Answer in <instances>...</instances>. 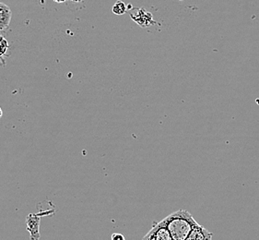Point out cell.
<instances>
[{"instance_id":"obj_7","label":"cell","mask_w":259,"mask_h":240,"mask_svg":"<svg viewBox=\"0 0 259 240\" xmlns=\"http://www.w3.org/2000/svg\"><path fill=\"white\" fill-rule=\"evenodd\" d=\"M9 49H10V45H9L8 40L6 39L5 37L0 35V63H3L4 66H5L4 57H6ZM0 67H1V64H0Z\"/></svg>"},{"instance_id":"obj_11","label":"cell","mask_w":259,"mask_h":240,"mask_svg":"<svg viewBox=\"0 0 259 240\" xmlns=\"http://www.w3.org/2000/svg\"><path fill=\"white\" fill-rule=\"evenodd\" d=\"M73 2H75V3H80V2H83L84 0H71Z\"/></svg>"},{"instance_id":"obj_2","label":"cell","mask_w":259,"mask_h":240,"mask_svg":"<svg viewBox=\"0 0 259 240\" xmlns=\"http://www.w3.org/2000/svg\"><path fill=\"white\" fill-rule=\"evenodd\" d=\"M55 211L48 210L36 214H30L26 217L27 230L31 240H40V222L44 216L54 214Z\"/></svg>"},{"instance_id":"obj_10","label":"cell","mask_w":259,"mask_h":240,"mask_svg":"<svg viewBox=\"0 0 259 240\" xmlns=\"http://www.w3.org/2000/svg\"><path fill=\"white\" fill-rule=\"evenodd\" d=\"M55 2H57L58 4H61V3H65L67 0H54Z\"/></svg>"},{"instance_id":"obj_1","label":"cell","mask_w":259,"mask_h":240,"mask_svg":"<svg viewBox=\"0 0 259 240\" xmlns=\"http://www.w3.org/2000/svg\"><path fill=\"white\" fill-rule=\"evenodd\" d=\"M169 230L172 240H186L199 224L188 211L178 210L161 221Z\"/></svg>"},{"instance_id":"obj_6","label":"cell","mask_w":259,"mask_h":240,"mask_svg":"<svg viewBox=\"0 0 259 240\" xmlns=\"http://www.w3.org/2000/svg\"><path fill=\"white\" fill-rule=\"evenodd\" d=\"M186 240H212V233L208 232L202 225H197Z\"/></svg>"},{"instance_id":"obj_9","label":"cell","mask_w":259,"mask_h":240,"mask_svg":"<svg viewBox=\"0 0 259 240\" xmlns=\"http://www.w3.org/2000/svg\"><path fill=\"white\" fill-rule=\"evenodd\" d=\"M111 240H125V237L121 233H114L111 236Z\"/></svg>"},{"instance_id":"obj_12","label":"cell","mask_w":259,"mask_h":240,"mask_svg":"<svg viewBox=\"0 0 259 240\" xmlns=\"http://www.w3.org/2000/svg\"><path fill=\"white\" fill-rule=\"evenodd\" d=\"M2 115H3V111L1 109V107H0V118L2 117Z\"/></svg>"},{"instance_id":"obj_3","label":"cell","mask_w":259,"mask_h":240,"mask_svg":"<svg viewBox=\"0 0 259 240\" xmlns=\"http://www.w3.org/2000/svg\"><path fill=\"white\" fill-rule=\"evenodd\" d=\"M142 240H172V238L169 230L161 221L152 226Z\"/></svg>"},{"instance_id":"obj_4","label":"cell","mask_w":259,"mask_h":240,"mask_svg":"<svg viewBox=\"0 0 259 240\" xmlns=\"http://www.w3.org/2000/svg\"><path fill=\"white\" fill-rule=\"evenodd\" d=\"M130 16L132 20L142 28H146L156 23L155 21H153L152 14L144 9H135V12H130Z\"/></svg>"},{"instance_id":"obj_5","label":"cell","mask_w":259,"mask_h":240,"mask_svg":"<svg viewBox=\"0 0 259 240\" xmlns=\"http://www.w3.org/2000/svg\"><path fill=\"white\" fill-rule=\"evenodd\" d=\"M11 8L4 3H0V31H5L11 24Z\"/></svg>"},{"instance_id":"obj_8","label":"cell","mask_w":259,"mask_h":240,"mask_svg":"<svg viewBox=\"0 0 259 240\" xmlns=\"http://www.w3.org/2000/svg\"><path fill=\"white\" fill-rule=\"evenodd\" d=\"M112 11L115 15H124V13L127 11V6L125 5L123 1L118 0L114 3Z\"/></svg>"}]
</instances>
